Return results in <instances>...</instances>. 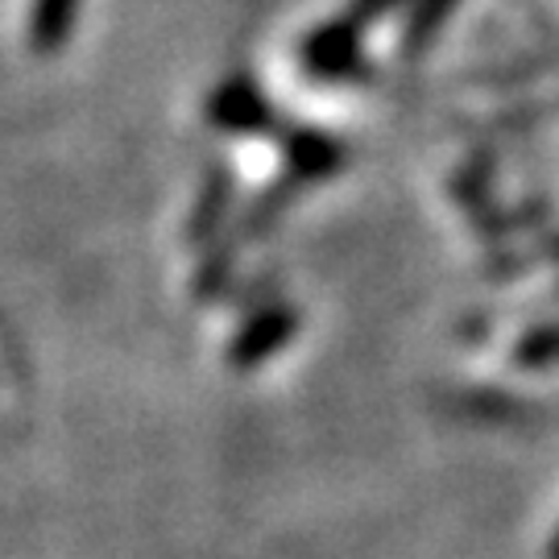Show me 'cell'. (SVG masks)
Returning a JSON list of instances; mask_svg holds the SVG:
<instances>
[{
  "label": "cell",
  "instance_id": "6da1fadb",
  "mask_svg": "<svg viewBox=\"0 0 559 559\" xmlns=\"http://www.w3.org/2000/svg\"><path fill=\"white\" fill-rule=\"evenodd\" d=\"M357 29L360 25H353L348 17L336 21V25L316 29L311 38L302 41V62H307V71H316L323 80L348 75L353 62H357Z\"/></svg>",
  "mask_w": 559,
  "mask_h": 559
},
{
  "label": "cell",
  "instance_id": "7a4b0ae2",
  "mask_svg": "<svg viewBox=\"0 0 559 559\" xmlns=\"http://www.w3.org/2000/svg\"><path fill=\"white\" fill-rule=\"evenodd\" d=\"M290 328H295V320L286 316V311H270V316H261V320H253L245 332L237 336V344H233V365H258L265 353H274L282 340L290 336Z\"/></svg>",
  "mask_w": 559,
  "mask_h": 559
},
{
  "label": "cell",
  "instance_id": "3957f363",
  "mask_svg": "<svg viewBox=\"0 0 559 559\" xmlns=\"http://www.w3.org/2000/svg\"><path fill=\"white\" fill-rule=\"evenodd\" d=\"M212 112L228 129H261V120H270V108L253 96L249 83H228L221 96H216V104H212Z\"/></svg>",
  "mask_w": 559,
  "mask_h": 559
},
{
  "label": "cell",
  "instance_id": "277c9868",
  "mask_svg": "<svg viewBox=\"0 0 559 559\" xmlns=\"http://www.w3.org/2000/svg\"><path fill=\"white\" fill-rule=\"evenodd\" d=\"M75 4L80 0H38L34 4V25H29V41L38 50H55L71 34V21H75Z\"/></svg>",
  "mask_w": 559,
  "mask_h": 559
},
{
  "label": "cell",
  "instance_id": "5b68a950",
  "mask_svg": "<svg viewBox=\"0 0 559 559\" xmlns=\"http://www.w3.org/2000/svg\"><path fill=\"white\" fill-rule=\"evenodd\" d=\"M452 4H456V0H419V9H415V25H411V41L419 46V41L436 29V21H440Z\"/></svg>",
  "mask_w": 559,
  "mask_h": 559
},
{
  "label": "cell",
  "instance_id": "8992f818",
  "mask_svg": "<svg viewBox=\"0 0 559 559\" xmlns=\"http://www.w3.org/2000/svg\"><path fill=\"white\" fill-rule=\"evenodd\" d=\"M519 353H522V360H547V357H556V353H559V328H556V332H539V336H531L519 348Z\"/></svg>",
  "mask_w": 559,
  "mask_h": 559
},
{
  "label": "cell",
  "instance_id": "52a82bcc",
  "mask_svg": "<svg viewBox=\"0 0 559 559\" xmlns=\"http://www.w3.org/2000/svg\"><path fill=\"white\" fill-rule=\"evenodd\" d=\"M551 559H559V539H556V547H551Z\"/></svg>",
  "mask_w": 559,
  "mask_h": 559
}]
</instances>
